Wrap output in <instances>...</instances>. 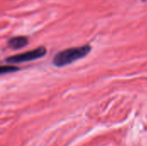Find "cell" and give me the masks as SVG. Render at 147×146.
Returning <instances> with one entry per match:
<instances>
[{
  "label": "cell",
  "instance_id": "obj_1",
  "mask_svg": "<svg viewBox=\"0 0 147 146\" xmlns=\"http://www.w3.org/2000/svg\"><path fill=\"white\" fill-rule=\"evenodd\" d=\"M90 51L91 46L90 45L67 48L64 51L59 52L54 56L53 59V64L57 67L65 66L86 57L90 52Z\"/></svg>",
  "mask_w": 147,
  "mask_h": 146
},
{
  "label": "cell",
  "instance_id": "obj_2",
  "mask_svg": "<svg viewBox=\"0 0 147 146\" xmlns=\"http://www.w3.org/2000/svg\"><path fill=\"white\" fill-rule=\"evenodd\" d=\"M47 53V49L44 46H39L35 49L10 56L5 59L7 63L9 65H14V64H20V63H25V62H29L33 60L39 59L40 58H43Z\"/></svg>",
  "mask_w": 147,
  "mask_h": 146
},
{
  "label": "cell",
  "instance_id": "obj_3",
  "mask_svg": "<svg viewBox=\"0 0 147 146\" xmlns=\"http://www.w3.org/2000/svg\"><path fill=\"white\" fill-rule=\"evenodd\" d=\"M28 44V39L25 36L12 37L8 40V46L13 50H18L25 47Z\"/></svg>",
  "mask_w": 147,
  "mask_h": 146
},
{
  "label": "cell",
  "instance_id": "obj_4",
  "mask_svg": "<svg viewBox=\"0 0 147 146\" xmlns=\"http://www.w3.org/2000/svg\"><path fill=\"white\" fill-rule=\"evenodd\" d=\"M18 70H19L18 67L9 65H3V66H1L0 72H1L2 75H3V74H8V73H11V72L17 71Z\"/></svg>",
  "mask_w": 147,
  "mask_h": 146
}]
</instances>
